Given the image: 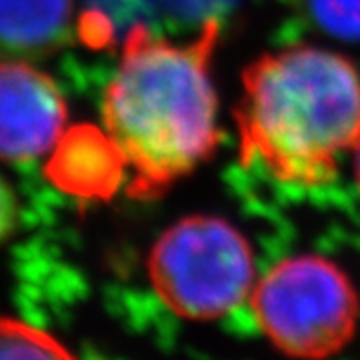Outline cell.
Returning a JSON list of instances; mask_svg holds the SVG:
<instances>
[{
    "instance_id": "1",
    "label": "cell",
    "mask_w": 360,
    "mask_h": 360,
    "mask_svg": "<svg viewBox=\"0 0 360 360\" xmlns=\"http://www.w3.org/2000/svg\"><path fill=\"white\" fill-rule=\"evenodd\" d=\"M219 39L217 20L186 44L155 37L142 25L129 30L104 92L103 120L132 170V194H162L217 150L219 98L210 60Z\"/></svg>"
},
{
    "instance_id": "2",
    "label": "cell",
    "mask_w": 360,
    "mask_h": 360,
    "mask_svg": "<svg viewBox=\"0 0 360 360\" xmlns=\"http://www.w3.org/2000/svg\"><path fill=\"white\" fill-rule=\"evenodd\" d=\"M243 165L300 188L333 182L360 146V70L335 51L298 44L243 72L234 108Z\"/></svg>"
},
{
    "instance_id": "3",
    "label": "cell",
    "mask_w": 360,
    "mask_h": 360,
    "mask_svg": "<svg viewBox=\"0 0 360 360\" xmlns=\"http://www.w3.org/2000/svg\"><path fill=\"white\" fill-rule=\"evenodd\" d=\"M250 304L270 345L290 359H328L359 326L354 284L336 262L316 255L276 262L255 284Z\"/></svg>"
},
{
    "instance_id": "4",
    "label": "cell",
    "mask_w": 360,
    "mask_h": 360,
    "mask_svg": "<svg viewBox=\"0 0 360 360\" xmlns=\"http://www.w3.org/2000/svg\"><path fill=\"white\" fill-rule=\"evenodd\" d=\"M156 295L188 321H214L250 298L257 284L252 248L229 220L194 214L160 234L148 258Z\"/></svg>"
},
{
    "instance_id": "5",
    "label": "cell",
    "mask_w": 360,
    "mask_h": 360,
    "mask_svg": "<svg viewBox=\"0 0 360 360\" xmlns=\"http://www.w3.org/2000/svg\"><path fill=\"white\" fill-rule=\"evenodd\" d=\"M66 103L49 75L25 60L0 63V160L46 155L63 139Z\"/></svg>"
},
{
    "instance_id": "6",
    "label": "cell",
    "mask_w": 360,
    "mask_h": 360,
    "mask_svg": "<svg viewBox=\"0 0 360 360\" xmlns=\"http://www.w3.org/2000/svg\"><path fill=\"white\" fill-rule=\"evenodd\" d=\"M75 0H0V56L34 60L56 52L72 34Z\"/></svg>"
},
{
    "instance_id": "7",
    "label": "cell",
    "mask_w": 360,
    "mask_h": 360,
    "mask_svg": "<svg viewBox=\"0 0 360 360\" xmlns=\"http://www.w3.org/2000/svg\"><path fill=\"white\" fill-rule=\"evenodd\" d=\"M0 360H75V356L44 330L0 316Z\"/></svg>"
},
{
    "instance_id": "8",
    "label": "cell",
    "mask_w": 360,
    "mask_h": 360,
    "mask_svg": "<svg viewBox=\"0 0 360 360\" xmlns=\"http://www.w3.org/2000/svg\"><path fill=\"white\" fill-rule=\"evenodd\" d=\"M322 32L345 40H360V0H292Z\"/></svg>"
},
{
    "instance_id": "9",
    "label": "cell",
    "mask_w": 360,
    "mask_h": 360,
    "mask_svg": "<svg viewBox=\"0 0 360 360\" xmlns=\"http://www.w3.org/2000/svg\"><path fill=\"white\" fill-rule=\"evenodd\" d=\"M18 222V202L8 182L0 176V245L11 236Z\"/></svg>"
},
{
    "instance_id": "10",
    "label": "cell",
    "mask_w": 360,
    "mask_h": 360,
    "mask_svg": "<svg viewBox=\"0 0 360 360\" xmlns=\"http://www.w3.org/2000/svg\"><path fill=\"white\" fill-rule=\"evenodd\" d=\"M354 155V176H356V184H359V191H360V146L352 153Z\"/></svg>"
}]
</instances>
